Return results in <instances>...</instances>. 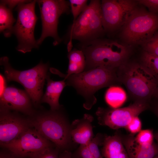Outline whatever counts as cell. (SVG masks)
Wrapping results in <instances>:
<instances>
[{"instance_id": "obj_25", "label": "cell", "mask_w": 158, "mask_h": 158, "mask_svg": "<svg viewBox=\"0 0 158 158\" xmlns=\"http://www.w3.org/2000/svg\"><path fill=\"white\" fill-rule=\"evenodd\" d=\"M87 0H70V6L74 23L88 5Z\"/></svg>"}, {"instance_id": "obj_37", "label": "cell", "mask_w": 158, "mask_h": 158, "mask_svg": "<svg viewBox=\"0 0 158 158\" xmlns=\"http://www.w3.org/2000/svg\"><path fill=\"white\" fill-rule=\"evenodd\" d=\"M154 137L155 138L157 142V145L158 146V133H157L155 134Z\"/></svg>"}, {"instance_id": "obj_7", "label": "cell", "mask_w": 158, "mask_h": 158, "mask_svg": "<svg viewBox=\"0 0 158 158\" xmlns=\"http://www.w3.org/2000/svg\"><path fill=\"white\" fill-rule=\"evenodd\" d=\"M104 30L101 13V1L92 0L71 27L67 47L68 51L71 50L73 40L88 42L97 39Z\"/></svg>"}, {"instance_id": "obj_34", "label": "cell", "mask_w": 158, "mask_h": 158, "mask_svg": "<svg viewBox=\"0 0 158 158\" xmlns=\"http://www.w3.org/2000/svg\"><path fill=\"white\" fill-rule=\"evenodd\" d=\"M59 158H72V154L70 151L65 150L60 152Z\"/></svg>"}, {"instance_id": "obj_31", "label": "cell", "mask_w": 158, "mask_h": 158, "mask_svg": "<svg viewBox=\"0 0 158 158\" xmlns=\"http://www.w3.org/2000/svg\"><path fill=\"white\" fill-rule=\"evenodd\" d=\"M29 1L27 0H1V2L6 5L9 8L12 9L16 5Z\"/></svg>"}, {"instance_id": "obj_29", "label": "cell", "mask_w": 158, "mask_h": 158, "mask_svg": "<svg viewBox=\"0 0 158 158\" xmlns=\"http://www.w3.org/2000/svg\"><path fill=\"white\" fill-rule=\"evenodd\" d=\"M72 156V158H95L87 145H80Z\"/></svg>"}, {"instance_id": "obj_27", "label": "cell", "mask_w": 158, "mask_h": 158, "mask_svg": "<svg viewBox=\"0 0 158 158\" xmlns=\"http://www.w3.org/2000/svg\"><path fill=\"white\" fill-rule=\"evenodd\" d=\"M59 150L56 146L49 148L31 158H59Z\"/></svg>"}, {"instance_id": "obj_28", "label": "cell", "mask_w": 158, "mask_h": 158, "mask_svg": "<svg viewBox=\"0 0 158 158\" xmlns=\"http://www.w3.org/2000/svg\"><path fill=\"white\" fill-rule=\"evenodd\" d=\"M142 128L141 121L138 116L133 117L125 128L131 134L138 133Z\"/></svg>"}, {"instance_id": "obj_18", "label": "cell", "mask_w": 158, "mask_h": 158, "mask_svg": "<svg viewBox=\"0 0 158 158\" xmlns=\"http://www.w3.org/2000/svg\"><path fill=\"white\" fill-rule=\"evenodd\" d=\"M46 80L47 84L46 90L43 95L41 102L48 104L52 111L60 109L61 105L59 103V99L64 87L66 85L65 80L54 81L47 75Z\"/></svg>"}, {"instance_id": "obj_1", "label": "cell", "mask_w": 158, "mask_h": 158, "mask_svg": "<svg viewBox=\"0 0 158 158\" xmlns=\"http://www.w3.org/2000/svg\"><path fill=\"white\" fill-rule=\"evenodd\" d=\"M118 69L100 66L79 73L63 76L67 86H71L83 96L84 107L90 110L96 103L95 93L101 88L120 83Z\"/></svg>"}, {"instance_id": "obj_35", "label": "cell", "mask_w": 158, "mask_h": 158, "mask_svg": "<svg viewBox=\"0 0 158 158\" xmlns=\"http://www.w3.org/2000/svg\"><path fill=\"white\" fill-rule=\"evenodd\" d=\"M153 97L158 99V86L156 88L154 92L152 97Z\"/></svg>"}, {"instance_id": "obj_10", "label": "cell", "mask_w": 158, "mask_h": 158, "mask_svg": "<svg viewBox=\"0 0 158 158\" xmlns=\"http://www.w3.org/2000/svg\"><path fill=\"white\" fill-rule=\"evenodd\" d=\"M150 107L149 102L137 101L122 108L99 107L96 112L98 123L114 129L125 128L132 119Z\"/></svg>"}, {"instance_id": "obj_6", "label": "cell", "mask_w": 158, "mask_h": 158, "mask_svg": "<svg viewBox=\"0 0 158 158\" xmlns=\"http://www.w3.org/2000/svg\"><path fill=\"white\" fill-rule=\"evenodd\" d=\"M157 31L158 13L137 7L121 27L120 37L128 45H142Z\"/></svg>"}, {"instance_id": "obj_38", "label": "cell", "mask_w": 158, "mask_h": 158, "mask_svg": "<svg viewBox=\"0 0 158 158\" xmlns=\"http://www.w3.org/2000/svg\"><path fill=\"white\" fill-rule=\"evenodd\" d=\"M153 158H158V154L155 157H154Z\"/></svg>"}, {"instance_id": "obj_15", "label": "cell", "mask_w": 158, "mask_h": 158, "mask_svg": "<svg viewBox=\"0 0 158 158\" xmlns=\"http://www.w3.org/2000/svg\"><path fill=\"white\" fill-rule=\"evenodd\" d=\"M93 117L85 114L80 119L74 121L71 124V135L72 141L80 145H87L94 138L92 123Z\"/></svg>"}, {"instance_id": "obj_30", "label": "cell", "mask_w": 158, "mask_h": 158, "mask_svg": "<svg viewBox=\"0 0 158 158\" xmlns=\"http://www.w3.org/2000/svg\"><path fill=\"white\" fill-rule=\"evenodd\" d=\"M139 4L147 7L150 12L158 13V0H137Z\"/></svg>"}, {"instance_id": "obj_12", "label": "cell", "mask_w": 158, "mask_h": 158, "mask_svg": "<svg viewBox=\"0 0 158 158\" xmlns=\"http://www.w3.org/2000/svg\"><path fill=\"white\" fill-rule=\"evenodd\" d=\"M54 146H56L54 143L44 138L32 127L2 147L21 158H31L46 149Z\"/></svg>"}, {"instance_id": "obj_36", "label": "cell", "mask_w": 158, "mask_h": 158, "mask_svg": "<svg viewBox=\"0 0 158 158\" xmlns=\"http://www.w3.org/2000/svg\"><path fill=\"white\" fill-rule=\"evenodd\" d=\"M154 110L156 114L158 116V102L156 104Z\"/></svg>"}, {"instance_id": "obj_19", "label": "cell", "mask_w": 158, "mask_h": 158, "mask_svg": "<svg viewBox=\"0 0 158 158\" xmlns=\"http://www.w3.org/2000/svg\"><path fill=\"white\" fill-rule=\"evenodd\" d=\"M68 57L69 64L67 74L61 76L67 77L71 75L80 73L85 71V58L81 50H71L68 52Z\"/></svg>"}, {"instance_id": "obj_13", "label": "cell", "mask_w": 158, "mask_h": 158, "mask_svg": "<svg viewBox=\"0 0 158 158\" xmlns=\"http://www.w3.org/2000/svg\"><path fill=\"white\" fill-rule=\"evenodd\" d=\"M32 127L29 119H25L11 111H0L1 147L13 141Z\"/></svg>"}, {"instance_id": "obj_17", "label": "cell", "mask_w": 158, "mask_h": 158, "mask_svg": "<svg viewBox=\"0 0 158 158\" xmlns=\"http://www.w3.org/2000/svg\"><path fill=\"white\" fill-rule=\"evenodd\" d=\"M102 145V154L105 158H129L122 137L118 134L104 136Z\"/></svg>"}, {"instance_id": "obj_14", "label": "cell", "mask_w": 158, "mask_h": 158, "mask_svg": "<svg viewBox=\"0 0 158 158\" xmlns=\"http://www.w3.org/2000/svg\"><path fill=\"white\" fill-rule=\"evenodd\" d=\"M31 102L29 95L25 90L13 86L7 87L0 95V111L14 110L32 116L35 112Z\"/></svg>"}, {"instance_id": "obj_32", "label": "cell", "mask_w": 158, "mask_h": 158, "mask_svg": "<svg viewBox=\"0 0 158 158\" xmlns=\"http://www.w3.org/2000/svg\"><path fill=\"white\" fill-rule=\"evenodd\" d=\"M5 150L0 151V158H21L9 150Z\"/></svg>"}, {"instance_id": "obj_3", "label": "cell", "mask_w": 158, "mask_h": 158, "mask_svg": "<svg viewBox=\"0 0 158 158\" xmlns=\"http://www.w3.org/2000/svg\"><path fill=\"white\" fill-rule=\"evenodd\" d=\"M59 110H50L35 114L29 120L32 127L54 143L61 152L69 151L73 141L71 135V124Z\"/></svg>"}, {"instance_id": "obj_11", "label": "cell", "mask_w": 158, "mask_h": 158, "mask_svg": "<svg viewBox=\"0 0 158 158\" xmlns=\"http://www.w3.org/2000/svg\"><path fill=\"white\" fill-rule=\"evenodd\" d=\"M137 1L103 0L101 13L104 30L112 32L122 27L132 13L138 7Z\"/></svg>"}, {"instance_id": "obj_26", "label": "cell", "mask_w": 158, "mask_h": 158, "mask_svg": "<svg viewBox=\"0 0 158 158\" xmlns=\"http://www.w3.org/2000/svg\"><path fill=\"white\" fill-rule=\"evenodd\" d=\"M142 45L144 51L158 56V31Z\"/></svg>"}, {"instance_id": "obj_33", "label": "cell", "mask_w": 158, "mask_h": 158, "mask_svg": "<svg viewBox=\"0 0 158 158\" xmlns=\"http://www.w3.org/2000/svg\"><path fill=\"white\" fill-rule=\"evenodd\" d=\"M6 80L5 78L4 77L2 74H0V95L4 92L6 87Z\"/></svg>"}, {"instance_id": "obj_20", "label": "cell", "mask_w": 158, "mask_h": 158, "mask_svg": "<svg viewBox=\"0 0 158 158\" xmlns=\"http://www.w3.org/2000/svg\"><path fill=\"white\" fill-rule=\"evenodd\" d=\"M127 98L126 94L124 90L116 85L110 87L105 95L106 103L113 108H117L121 106L126 102Z\"/></svg>"}, {"instance_id": "obj_22", "label": "cell", "mask_w": 158, "mask_h": 158, "mask_svg": "<svg viewBox=\"0 0 158 158\" xmlns=\"http://www.w3.org/2000/svg\"><path fill=\"white\" fill-rule=\"evenodd\" d=\"M139 63L158 83V56L143 51Z\"/></svg>"}, {"instance_id": "obj_23", "label": "cell", "mask_w": 158, "mask_h": 158, "mask_svg": "<svg viewBox=\"0 0 158 158\" xmlns=\"http://www.w3.org/2000/svg\"><path fill=\"white\" fill-rule=\"evenodd\" d=\"M154 135L153 131L150 129L141 130L135 138V142L138 144L149 145L153 143Z\"/></svg>"}, {"instance_id": "obj_16", "label": "cell", "mask_w": 158, "mask_h": 158, "mask_svg": "<svg viewBox=\"0 0 158 158\" xmlns=\"http://www.w3.org/2000/svg\"><path fill=\"white\" fill-rule=\"evenodd\" d=\"M122 139L129 158H153L158 154L157 144H139L131 135L122 137Z\"/></svg>"}, {"instance_id": "obj_5", "label": "cell", "mask_w": 158, "mask_h": 158, "mask_svg": "<svg viewBox=\"0 0 158 158\" xmlns=\"http://www.w3.org/2000/svg\"><path fill=\"white\" fill-rule=\"evenodd\" d=\"M6 81H14L21 84L29 95L34 105L37 106L43 96V89L47 75V63L41 62L34 67L27 70L19 71L13 68L8 57L0 58Z\"/></svg>"}, {"instance_id": "obj_8", "label": "cell", "mask_w": 158, "mask_h": 158, "mask_svg": "<svg viewBox=\"0 0 158 158\" xmlns=\"http://www.w3.org/2000/svg\"><path fill=\"white\" fill-rule=\"evenodd\" d=\"M36 1L21 3L16 8L18 12L16 23L13 26V33L16 36L18 44L16 48L23 53L29 52L38 46L34 37L35 26L38 18L35 12Z\"/></svg>"}, {"instance_id": "obj_9", "label": "cell", "mask_w": 158, "mask_h": 158, "mask_svg": "<svg viewBox=\"0 0 158 158\" xmlns=\"http://www.w3.org/2000/svg\"><path fill=\"white\" fill-rule=\"evenodd\" d=\"M40 8L42 23V32L37 40V45L41 44L48 37L53 38L54 45L61 41L57 33L59 18L63 13H69V3L64 0H41L37 1Z\"/></svg>"}, {"instance_id": "obj_21", "label": "cell", "mask_w": 158, "mask_h": 158, "mask_svg": "<svg viewBox=\"0 0 158 158\" xmlns=\"http://www.w3.org/2000/svg\"><path fill=\"white\" fill-rule=\"evenodd\" d=\"M15 21L12 10L1 2L0 6V30L5 37H10L13 33V25Z\"/></svg>"}, {"instance_id": "obj_2", "label": "cell", "mask_w": 158, "mask_h": 158, "mask_svg": "<svg viewBox=\"0 0 158 158\" xmlns=\"http://www.w3.org/2000/svg\"><path fill=\"white\" fill-rule=\"evenodd\" d=\"M129 45L97 39L84 42L81 49L85 58L84 71L100 66L118 69L128 61L131 53Z\"/></svg>"}, {"instance_id": "obj_4", "label": "cell", "mask_w": 158, "mask_h": 158, "mask_svg": "<svg viewBox=\"0 0 158 158\" xmlns=\"http://www.w3.org/2000/svg\"><path fill=\"white\" fill-rule=\"evenodd\" d=\"M117 73L120 83L135 101L150 102L158 83L142 65L128 61L118 68Z\"/></svg>"}, {"instance_id": "obj_24", "label": "cell", "mask_w": 158, "mask_h": 158, "mask_svg": "<svg viewBox=\"0 0 158 158\" xmlns=\"http://www.w3.org/2000/svg\"><path fill=\"white\" fill-rule=\"evenodd\" d=\"M104 137L101 134L98 133L87 145L95 158H103L100 152L99 146L102 145Z\"/></svg>"}]
</instances>
